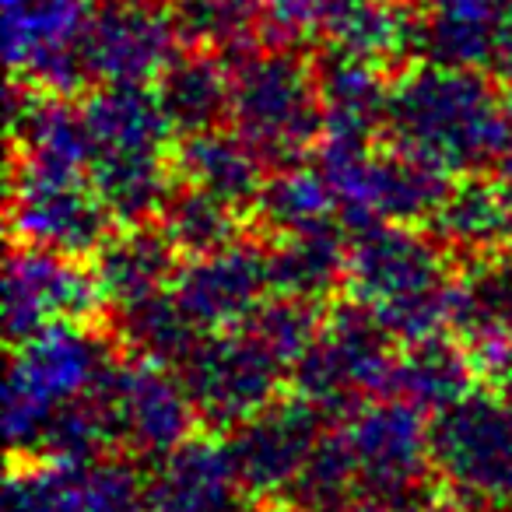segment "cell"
Wrapping results in <instances>:
<instances>
[{"mask_svg": "<svg viewBox=\"0 0 512 512\" xmlns=\"http://www.w3.org/2000/svg\"><path fill=\"white\" fill-rule=\"evenodd\" d=\"M386 137L393 148L453 172L495 162L505 137V99L474 67L421 60L390 88Z\"/></svg>", "mask_w": 512, "mask_h": 512, "instance_id": "1", "label": "cell"}, {"mask_svg": "<svg viewBox=\"0 0 512 512\" xmlns=\"http://www.w3.org/2000/svg\"><path fill=\"white\" fill-rule=\"evenodd\" d=\"M113 341L85 323H53L15 344L4 379V435L22 456H36L53 414L88 397L113 372Z\"/></svg>", "mask_w": 512, "mask_h": 512, "instance_id": "2", "label": "cell"}, {"mask_svg": "<svg viewBox=\"0 0 512 512\" xmlns=\"http://www.w3.org/2000/svg\"><path fill=\"white\" fill-rule=\"evenodd\" d=\"M228 123L267 165L302 162L323 137L316 64L295 46L274 43L235 60Z\"/></svg>", "mask_w": 512, "mask_h": 512, "instance_id": "3", "label": "cell"}, {"mask_svg": "<svg viewBox=\"0 0 512 512\" xmlns=\"http://www.w3.org/2000/svg\"><path fill=\"white\" fill-rule=\"evenodd\" d=\"M316 165L337 197V221L348 235L383 221L421 225L439 211L453 176L439 165L414 158L400 148L376 144L320 141Z\"/></svg>", "mask_w": 512, "mask_h": 512, "instance_id": "4", "label": "cell"}, {"mask_svg": "<svg viewBox=\"0 0 512 512\" xmlns=\"http://www.w3.org/2000/svg\"><path fill=\"white\" fill-rule=\"evenodd\" d=\"M397 341L365 302L334 306L309 351L292 365L295 393L313 400L330 421L348 418L365 400L390 397Z\"/></svg>", "mask_w": 512, "mask_h": 512, "instance_id": "5", "label": "cell"}, {"mask_svg": "<svg viewBox=\"0 0 512 512\" xmlns=\"http://www.w3.org/2000/svg\"><path fill=\"white\" fill-rule=\"evenodd\" d=\"M432 470L453 498L488 512L512 509V400L470 390L428 421Z\"/></svg>", "mask_w": 512, "mask_h": 512, "instance_id": "6", "label": "cell"}, {"mask_svg": "<svg viewBox=\"0 0 512 512\" xmlns=\"http://www.w3.org/2000/svg\"><path fill=\"white\" fill-rule=\"evenodd\" d=\"M176 372L197 407V418L211 432H232L271 407L281 397L285 376H292V369L249 327L200 334Z\"/></svg>", "mask_w": 512, "mask_h": 512, "instance_id": "7", "label": "cell"}, {"mask_svg": "<svg viewBox=\"0 0 512 512\" xmlns=\"http://www.w3.org/2000/svg\"><path fill=\"white\" fill-rule=\"evenodd\" d=\"M8 193V214L18 242L85 260L113 235L116 218L92 190L88 172L43 169L11 158Z\"/></svg>", "mask_w": 512, "mask_h": 512, "instance_id": "8", "label": "cell"}, {"mask_svg": "<svg viewBox=\"0 0 512 512\" xmlns=\"http://www.w3.org/2000/svg\"><path fill=\"white\" fill-rule=\"evenodd\" d=\"M449 256L453 253L432 232H421V225L383 221L348 239L344 288L376 313L432 299L453 285Z\"/></svg>", "mask_w": 512, "mask_h": 512, "instance_id": "9", "label": "cell"}, {"mask_svg": "<svg viewBox=\"0 0 512 512\" xmlns=\"http://www.w3.org/2000/svg\"><path fill=\"white\" fill-rule=\"evenodd\" d=\"M179 46L169 0H92L78 57L88 85H151Z\"/></svg>", "mask_w": 512, "mask_h": 512, "instance_id": "10", "label": "cell"}, {"mask_svg": "<svg viewBox=\"0 0 512 512\" xmlns=\"http://www.w3.org/2000/svg\"><path fill=\"white\" fill-rule=\"evenodd\" d=\"M362 498H432V435L418 407L397 397L365 400L341 421Z\"/></svg>", "mask_w": 512, "mask_h": 512, "instance_id": "11", "label": "cell"}, {"mask_svg": "<svg viewBox=\"0 0 512 512\" xmlns=\"http://www.w3.org/2000/svg\"><path fill=\"white\" fill-rule=\"evenodd\" d=\"M106 306L99 274L78 256L18 242L4 264V334L11 344L53 323H88Z\"/></svg>", "mask_w": 512, "mask_h": 512, "instance_id": "12", "label": "cell"}, {"mask_svg": "<svg viewBox=\"0 0 512 512\" xmlns=\"http://www.w3.org/2000/svg\"><path fill=\"white\" fill-rule=\"evenodd\" d=\"M92 0H4V53L15 81L50 95L88 85L78 46Z\"/></svg>", "mask_w": 512, "mask_h": 512, "instance_id": "13", "label": "cell"}, {"mask_svg": "<svg viewBox=\"0 0 512 512\" xmlns=\"http://www.w3.org/2000/svg\"><path fill=\"white\" fill-rule=\"evenodd\" d=\"M102 393L113 407L123 449H134L148 460H162L183 446L200 421L179 372L148 358L116 362L102 379Z\"/></svg>", "mask_w": 512, "mask_h": 512, "instance_id": "14", "label": "cell"}, {"mask_svg": "<svg viewBox=\"0 0 512 512\" xmlns=\"http://www.w3.org/2000/svg\"><path fill=\"white\" fill-rule=\"evenodd\" d=\"M330 432V418L306 397H278L228 435L235 474L246 495L285 498L316 442Z\"/></svg>", "mask_w": 512, "mask_h": 512, "instance_id": "15", "label": "cell"}, {"mask_svg": "<svg viewBox=\"0 0 512 512\" xmlns=\"http://www.w3.org/2000/svg\"><path fill=\"white\" fill-rule=\"evenodd\" d=\"M172 295L200 334L246 327L256 309L271 299L267 249L253 242H228L204 256H190L172 281Z\"/></svg>", "mask_w": 512, "mask_h": 512, "instance_id": "16", "label": "cell"}, {"mask_svg": "<svg viewBox=\"0 0 512 512\" xmlns=\"http://www.w3.org/2000/svg\"><path fill=\"white\" fill-rule=\"evenodd\" d=\"M316 81L323 99L320 141L376 144V134L386 130V106L393 88L383 67L341 50H327L316 60Z\"/></svg>", "mask_w": 512, "mask_h": 512, "instance_id": "17", "label": "cell"}, {"mask_svg": "<svg viewBox=\"0 0 512 512\" xmlns=\"http://www.w3.org/2000/svg\"><path fill=\"white\" fill-rule=\"evenodd\" d=\"M179 249L162 232V225H127L113 232L95 253V274L106 302L123 313L130 306L172 292V281L179 274Z\"/></svg>", "mask_w": 512, "mask_h": 512, "instance_id": "18", "label": "cell"}, {"mask_svg": "<svg viewBox=\"0 0 512 512\" xmlns=\"http://www.w3.org/2000/svg\"><path fill=\"white\" fill-rule=\"evenodd\" d=\"M512 0H432L418 15L414 53L442 67H491Z\"/></svg>", "mask_w": 512, "mask_h": 512, "instance_id": "19", "label": "cell"}, {"mask_svg": "<svg viewBox=\"0 0 512 512\" xmlns=\"http://www.w3.org/2000/svg\"><path fill=\"white\" fill-rule=\"evenodd\" d=\"M172 165H176L179 183L197 186L239 211H253L256 197L267 183L264 158L235 130L225 127L179 137V144L172 148Z\"/></svg>", "mask_w": 512, "mask_h": 512, "instance_id": "20", "label": "cell"}, {"mask_svg": "<svg viewBox=\"0 0 512 512\" xmlns=\"http://www.w3.org/2000/svg\"><path fill=\"white\" fill-rule=\"evenodd\" d=\"M449 330L474 351L512 341V246L463 260L453 274Z\"/></svg>", "mask_w": 512, "mask_h": 512, "instance_id": "21", "label": "cell"}, {"mask_svg": "<svg viewBox=\"0 0 512 512\" xmlns=\"http://www.w3.org/2000/svg\"><path fill=\"white\" fill-rule=\"evenodd\" d=\"M428 232L460 260L512 246V193L495 176H470L453 183Z\"/></svg>", "mask_w": 512, "mask_h": 512, "instance_id": "22", "label": "cell"}, {"mask_svg": "<svg viewBox=\"0 0 512 512\" xmlns=\"http://www.w3.org/2000/svg\"><path fill=\"white\" fill-rule=\"evenodd\" d=\"M470 390H477V362L453 330L400 344L390 397L418 407L421 414H439Z\"/></svg>", "mask_w": 512, "mask_h": 512, "instance_id": "23", "label": "cell"}, {"mask_svg": "<svg viewBox=\"0 0 512 512\" xmlns=\"http://www.w3.org/2000/svg\"><path fill=\"white\" fill-rule=\"evenodd\" d=\"M92 155L106 151H169L176 137L155 88L148 85H95L81 102Z\"/></svg>", "mask_w": 512, "mask_h": 512, "instance_id": "24", "label": "cell"}, {"mask_svg": "<svg viewBox=\"0 0 512 512\" xmlns=\"http://www.w3.org/2000/svg\"><path fill=\"white\" fill-rule=\"evenodd\" d=\"M155 95L176 137L214 130L232 116V64L218 53L186 50L155 81Z\"/></svg>", "mask_w": 512, "mask_h": 512, "instance_id": "25", "label": "cell"}, {"mask_svg": "<svg viewBox=\"0 0 512 512\" xmlns=\"http://www.w3.org/2000/svg\"><path fill=\"white\" fill-rule=\"evenodd\" d=\"M176 179L169 151H106L92 155L88 165V183L116 225H141L158 218Z\"/></svg>", "mask_w": 512, "mask_h": 512, "instance_id": "26", "label": "cell"}, {"mask_svg": "<svg viewBox=\"0 0 512 512\" xmlns=\"http://www.w3.org/2000/svg\"><path fill=\"white\" fill-rule=\"evenodd\" d=\"M348 239L341 225L278 235L267 246V274L274 295L323 302L348 281Z\"/></svg>", "mask_w": 512, "mask_h": 512, "instance_id": "27", "label": "cell"}, {"mask_svg": "<svg viewBox=\"0 0 512 512\" xmlns=\"http://www.w3.org/2000/svg\"><path fill=\"white\" fill-rule=\"evenodd\" d=\"M183 46L225 57H249L267 43L264 0H169Z\"/></svg>", "mask_w": 512, "mask_h": 512, "instance_id": "28", "label": "cell"}, {"mask_svg": "<svg viewBox=\"0 0 512 512\" xmlns=\"http://www.w3.org/2000/svg\"><path fill=\"white\" fill-rule=\"evenodd\" d=\"M256 221L278 239V235L309 232V228L341 225L337 221V197L330 190L320 165L292 162L267 176L264 190L253 204Z\"/></svg>", "mask_w": 512, "mask_h": 512, "instance_id": "29", "label": "cell"}, {"mask_svg": "<svg viewBox=\"0 0 512 512\" xmlns=\"http://www.w3.org/2000/svg\"><path fill=\"white\" fill-rule=\"evenodd\" d=\"M288 505L299 512H351L362 502V484L351 446L341 428H330L316 449L309 453L306 467L288 488Z\"/></svg>", "mask_w": 512, "mask_h": 512, "instance_id": "30", "label": "cell"}, {"mask_svg": "<svg viewBox=\"0 0 512 512\" xmlns=\"http://www.w3.org/2000/svg\"><path fill=\"white\" fill-rule=\"evenodd\" d=\"M239 214V207L225 204V200L211 197L190 183H179L172 186L169 200L158 214V225L183 256H204L239 239Z\"/></svg>", "mask_w": 512, "mask_h": 512, "instance_id": "31", "label": "cell"}, {"mask_svg": "<svg viewBox=\"0 0 512 512\" xmlns=\"http://www.w3.org/2000/svg\"><path fill=\"white\" fill-rule=\"evenodd\" d=\"M116 334L130 351V358H148V362L172 365V369L200 341V330L193 327V320L183 313L172 292L116 313Z\"/></svg>", "mask_w": 512, "mask_h": 512, "instance_id": "32", "label": "cell"}, {"mask_svg": "<svg viewBox=\"0 0 512 512\" xmlns=\"http://www.w3.org/2000/svg\"><path fill=\"white\" fill-rule=\"evenodd\" d=\"M85 463L43 460L18 467L4 488V512H81Z\"/></svg>", "mask_w": 512, "mask_h": 512, "instance_id": "33", "label": "cell"}, {"mask_svg": "<svg viewBox=\"0 0 512 512\" xmlns=\"http://www.w3.org/2000/svg\"><path fill=\"white\" fill-rule=\"evenodd\" d=\"M323 320H327V313L320 309V302L295 299V295H271L246 327L292 369L309 351V344L320 337Z\"/></svg>", "mask_w": 512, "mask_h": 512, "instance_id": "34", "label": "cell"}, {"mask_svg": "<svg viewBox=\"0 0 512 512\" xmlns=\"http://www.w3.org/2000/svg\"><path fill=\"white\" fill-rule=\"evenodd\" d=\"M81 512H151L148 477L130 456L109 453L85 463Z\"/></svg>", "mask_w": 512, "mask_h": 512, "instance_id": "35", "label": "cell"}, {"mask_svg": "<svg viewBox=\"0 0 512 512\" xmlns=\"http://www.w3.org/2000/svg\"><path fill=\"white\" fill-rule=\"evenodd\" d=\"M267 4V43L302 50L323 39L337 0H264Z\"/></svg>", "mask_w": 512, "mask_h": 512, "instance_id": "36", "label": "cell"}, {"mask_svg": "<svg viewBox=\"0 0 512 512\" xmlns=\"http://www.w3.org/2000/svg\"><path fill=\"white\" fill-rule=\"evenodd\" d=\"M432 498H362L351 512H435Z\"/></svg>", "mask_w": 512, "mask_h": 512, "instance_id": "37", "label": "cell"}, {"mask_svg": "<svg viewBox=\"0 0 512 512\" xmlns=\"http://www.w3.org/2000/svg\"><path fill=\"white\" fill-rule=\"evenodd\" d=\"M491 169H495L498 183L512 193V99L505 102V137H502V148H498L495 162H491Z\"/></svg>", "mask_w": 512, "mask_h": 512, "instance_id": "38", "label": "cell"}, {"mask_svg": "<svg viewBox=\"0 0 512 512\" xmlns=\"http://www.w3.org/2000/svg\"><path fill=\"white\" fill-rule=\"evenodd\" d=\"M435 512H488V509H481L474 502H463V498H449V502H439Z\"/></svg>", "mask_w": 512, "mask_h": 512, "instance_id": "39", "label": "cell"}, {"mask_svg": "<svg viewBox=\"0 0 512 512\" xmlns=\"http://www.w3.org/2000/svg\"><path fill=\"white\" fill-rule=\"evenodd\" d=\"M407 4H432V0H407Z\"/></svg>", "mask_w": 512, "mask_h": 512, "instance_id": "40", "label": "cell"}, {"mask_svg": "<svg viewBox=\"0 0 512 512\" xmlns=\"http://www.w3.org/2000/svg\"><path fill=\"white\" fill-rule=\"evenodd\" d=\"M285 512H299V509H292V505H288V509H285Z\"/></svg>", "mask_w": 512, "mask_h": 512, "instance_id": "41", "label": "cell"}, {"mask_svg": "<svg viewBox=\"0 0 512 512\" xmlns=\"http://www.w3.org/2000/svg\"><path fill=\"white\" fill-rule=\"evenodd\" d=\"M505 512H512V509H505Z\"/></svg>", "mask_w": 512, "mask_h": 512, "instance_id": "42", "label": "cell"}]
</instances>
